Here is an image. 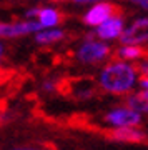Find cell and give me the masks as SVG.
<instances>
[{
  "label": "cell",
  "mask_w": 148,
  "mask_h": 150,
  "mask_svg": "<svg viewBox=\"0 0 148 150\" xmlns=\"http://www.w3.org/2000/svg\"><path fill=\"white\" fill-rule=\"evenodd\" d=\"M75 4H93V2H98V0H73Z\"/></svg>",
  "instance_id": "2e32d148"
},
{
  "label": "cell",
  "mask_w": 148,
  "mask_h": 150,
  "mask_svg": "<svg viewBox=\"0 0 148 150\" xmlns=\"http://www.w3.org/2000/svg\"><path fill=\"white\" fill-rule=\"evenodd\" d=\"M110 55V47L103 42L97 40H87L80 45L77 57L83 64H98L101 60H105Z\"/></svg>",
  "instance_id": "7a4b0ae2"
},
{
  "label": "cell",
  "mask_w": 148,
  "mask_h": 150,
  "mask_svg": "<svg viewBox=\"0 0 148 150\" xmlns=\"http://www.w3.org/2000/svg\"><path fill=\"white\" fill-rule=\"evenodd\" d=\"M118 55L123 60H135L145 55V50L142 47H138L135 43H125L122 48H118Z\"/></svg>",
  "instance_id": "30bf717a"
},
{
  "label": "cell",
  "mask_w": 148,
  "mask_h": 150,
  "mask_svg": "<svg viewBox=\"0 0 148 150\" xmlns=\"http://www.w3.org/2000/svg\"><path fill=\"white\" fill-rule=\"evenodd\" d=\"M15 150H35V149H15Z\"/></svg>",
  "instance_id": "d6986e66"
},
{
  "label": "cell",
  "mask_w": 148,
  "mask_h": 150,
  "mask_svg": "<svg viewBox=\"0 0 148 150\" xmlns=\"http://www.w3.org/2000/svg\"><path fill=\"white\" fill-rule=\"evenodd\" d=\"M108 139L116 140V142H130V144H137V142H143L147 139V135L142 130L137 129V125H130V127H116L115 130L106 132Z\"/></svg>",
  "instance_id": "52a82bcc"
},
{
  "label": "cell",
  "mask_w": 148,
  "mask_h": 150,
  "mask_svg": "<svg viewBox=\"0 0 148 150\" xmlns=\"http://www.w3.org/2000/svg\"><path fill=\"white\" fill-rule=\"evenodd\" d=\"M140 87H142L143 90H148V77H142V80H140Z\"/></svg>",
  "instance_id": "5bb4252c"
},
{
  "label": "cell",
  "mask_w": 148,
  "mask_h": 150,
  "mask_svg": "<svg viewBox=\"0 0 148 150\" xmlns=\"http://www.w3.org/2000/svg\"><path fill=\"white\" fill-rule=\"evenodd\" d=\"M140 74H142V77H148V62L140 65Z\"/></svg>",
  "instance_id": "4fadbf2b"
},
{
  "label": "cell",
  "mask_w": 148,
  "mask_h": 150,
  "mask_svg": "<svg viewBox=\"0 0 148 150\" xmlns=\"http://www.w3.org/2000/svg\"><path fill=\"white\" fill-rule=\"evenodd\" d=\"M37 17H38V23L42 25V28L57 27L58 23H60V20H62L60 12L55 10V8H40Z\"/></svg>",
  "instance_id": "ba28073f"
},
{
  "label": "cell",
  "mask_w": 148,
  "mask_h": 150,
  "mask_svg": "<svg viewBox=\"0 0 148 150\" xmlns=\"http://www.w3.org/2000/svg\"><path fill=\"white\" fill-rule=\"evenodd\" d=\"M38 12H40V8H30V10L27 12V17L30 18V17H35V15H38Z\"/></svg>",
  "instance_id": "9a60e30c"
},
{
  "label": "cell",
  "mask_w": 148,
  "mask_h": 150,
  "mask_svg": "<svg viewBox=\"0 0 148 150\" xmlns=\"http://www.w3.org/2000/svg\"><path fill=\"white\" fill-rule=\"evenodd\" d=\"M116 7L113 4H108V2H100V4H95L90 10L83 15V22L90 27H97L100 25L101 22H105L108 17H111L115 13Z\"/></svg>",
  "instance_id": "5b68a950"
},
{
  "label": "cell",
  "mask_w": 148,
  "mask_h": 150,
  "mask_svg": "<svg viewBox=\"0 0 148 150\" xmlns=\"http://www.w3.org/2000/svg\"><path fill=\"white\" fill-rule=\"evenodd\" d=\"M128 2H132V4H135V5H138V7L147 8L148 10V0H128Z\"/></svg>",
  "instance_id": "7c38bea8"
},
{
  "label": "cell",
  "mask_w": 148,
  "mask_h": 150,
  "mask_svg": "<svg viewBox=\"0 0 148 150\" xmlns=\"http://www.w3.org/2000/svg\"><path fill=\"white\" fill-rule=\"evenodd\" d=\"M35 33H37V35H35L37 43H42V45L60 42V40L65 37L63 30H60V28H50V30H42V28H40V30L35 32Z\"/></svg>",
  "instance_id": "9c48e42d"
},
{
  "label": "cell",
  "mask_w": 148,
  "mask_h": 150,
  "mask_svg": "<svg viewBox=\"0 0 148 150\" xmlns=\"http://www.w3.org/2000/svg\"><path fill=\"white\" fill-rule=\"evenodd\" d=\"M142 93H143V95H145V97H147V98H148V90H143Z\"/></svg>",
  "instance_id": "ac0fdd59"
},
{
  "label": "cell",
  "mask_w": 148,
  "mask_h": 150,
  "mask_svg": "<svg viewBox=\"0 0 148 150\" xmlns=\"http://www.w3.org/2000/svg\"><path fill=\"white\" fill-rule=\"evenodd\" d=\"M128 105H130V108H133V110H137V112H140V113L142 112L148 113V98L143 95L142 92L130 97V98H128Z\"/></svg>",
  "instance_id": "8fae6325"
},
{
  "label": "cell",
  "mask_w": 148,
  "mask_h": 150,
  "mask_svg": "<svg viewBox=\"0 0 148 150\" xmlns=\"http://www.w3.org/2000/svg\"><path fill=\"white\" fill-rule=\"evenodd\" d=\"M105 120L115 127H130V125H138L142 122V115L133 108H115L106 113Z\"/></svg>",
  "instance_id": "277c9868"
},
{
  "label": "cell",
  "mask_w": 148,
  "mask_h": 150,
  "mask_svg": "<svg viewBox=\"0 0 148 150\" xmlns=\"http://www.w3.org/2000/svg\"><path fill=\"white\" fill-rule=\"evenodd\" d=\"M42 28L38 22L25 20V22H0V37L2 38H12V37H22L28 33H35Z\"/></svg>",
  "instance_id": "3957f363"
},
{
  "label": "cell",
  "mask_w": 148,
  "mask_h": 150,
  "mask_svg": "<svg viewBox=\"0 0 148 150\" xmlns=\"http://www.w3.org/2000/svg\"><path fill=\"white\" fill-rule=\"evenodd\" d=\"M2 57H4V45L0 43V60H2Z\"/></svg>",
  "instance_id": "e0dca14e"
},
{
  "label": "cell",
  "mask_w": 148,
  "mask_h": 150,
  "mask_svg": "<svg viewBox=\"0 0 148 150\" xmlns=\"http://www.w3.org/2000/svg\"><path fill=\"white\" fill-rule=\"evenodd\" d=\"M123 30H125V27H123V20L120 17H108L105 22L97 25V35L103 40L118 38Z\"/></svg>",
  "instance_id": "8992f818"
},
{
  "label": "cell",
  "mask_w": 148,
  "mask_h": 150,
  "mask_svg": "<svg viewBox=\"0 0 148 150\" xmlns=\"http://www.w3.org/2000/svg\"><path fill=\"white\" fill-rule=\"evenodd\" d=\"M98 83L105 92L113 95L127 93L137 83V70L127 62H111L101 70Z\"/></svg>",
  "instance_id": "6da1fadb"
},
{
  "label": "cell",
  "mask_w": 148,
  "mask_h": 150,
  "mask_svg": "<svg viewBox=\"0 0 148 150\" xmlns=\"http://www.w3.org/2000/svg\"><path fill=\"white\" fill-rule=\"evenodd\" d=\"M55 2H62V0H55Z\"/></svg>",
  "instance_id": "ffe728a7"
}]
</instances>
